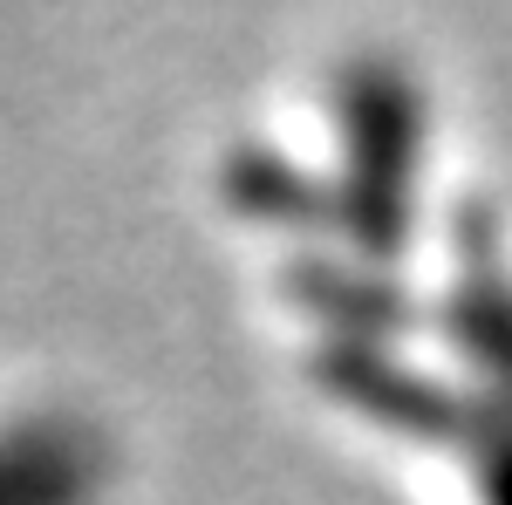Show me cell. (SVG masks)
<instances>
[{"instance_id":"obj_1","label":"cell","mask_w":512,"mask_h":505,"mask_svg":"<svg viewBox=\"0 0 512 505\" xmlns=\"http://www.w3.org/2000/svg\"><path fill=\"white\" fill-rule=\"evenodd\" d=\"M103 444L62 417L0 430V505H96Z\"/></svg>"}]
</instances>
